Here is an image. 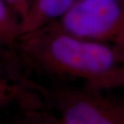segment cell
Listing matches in <instances>:
<instances>
[{
    "label": "cell",
    "instance_id": "6da1fadb",
    "mask_svg": "<svg viewBox=\"0 0 124 124\" xmlns=\"http://www.w3.org/2000/svg\"><path fill=\"white\" fill-rule=\"evenodd\" d=\"M47 31L27 33V43L30 54L46 71L99 91L124 88V59L114 49L72 35L58 23Z\"/></svg>",
    "mask_w": 124,
    "mask_h": 124
},
{
    "label": "cell",
    "instance_id": "7a4b0ae2",
    "mask_svg": "<svg viewBox=\"0 0 124 124\" xmlns=\"http://www.w3.org/2000/svg\"><path fill=\"white\" fill-rule=\"evenodd\" d=\"M58 23L72 35L111 47L124 59V0H77Z\"/></svg>",
    "mask_w": 124,
    "mask_h": 124
},
{
    "label": "cell",
    "instance_id": "3957f363",
    "mask_svg": "<svg viewBox=\"0 0 124 124\" xmlns=\"http://www.w3.org/2000/svg\"><path fill=\"white\" fill-rule=\"evenodd\" d=\"M81 85L53 90L49 102L63 124H124V99Z\"/></svg>",
    "mask_w": 124,
    "mask_h": 124
},
{
    "label": "cell",
    "instance_id": "277c9868",
    "mask_svg": "<svg viewBox=\"0 0 124 124\" xmlns=\"http://www.w3.org/2000/svg\"><path fill=\"white\" fill-rule=\"evenodd\" d=\"M77 0H32L23 31L26 33L42 28L45 23L59 21L69 11Z\"/></svg>",
    "mask_w": 124,
    "mask_h": 124
},
{
    "label": "cell",
    "instance_id": "5b68a950",
    "mask_svg": "<svg viewBox=\"0 0 124 124\" xmlns=\"http://www.w3.org/2000/svg\"><path fill=\"white\" fill-rule=\"evenodd\" d=\"M2 124H63L57 115L35 109L26 110Z\"/></svg>",
    "mask_w": 124,
    "mask_h": 124
},
{
    "label": "cell",
    "instance_id": "8992f818",
    "mask_svg": "<svg viewBox=\"0 0 124 124\" xmlns=\"http://www.w3.org/2000/svg\"><path fill=\"white\" fill-rule=\"evenodd\" d=\"M7 1L18 5L20 7V9L22 10L23 14L24 15V17L26 18L27 15L29 7H30V4H29V1L30 0H7Z\"/></svg>",
    "mask_w": 124,
    "mask_h": 124
},
{
    "label": "cell",
    "instance_id": "52a82bcc",
    "mask_svg": "<svg viewBox=\"0 0 124 124\" xmlns=\"http://www.w3.org/2000/svg\"><path fill=\"white\" fill-rule=\"evenodd\" d=\"M7 16V11L6 8L4 7V4L2 3V1L0 0V21L4 20Z\"/></svg>",
    "mask_w": 124,
    "mask_h": 124
},
{
    "label": "cell",
    "instance_id": "ba28073f",
    "mask_svg": "<svg viewBox=\"0 0 124 124\" xmlns=\"http://www.w3.org/2000/svg\"><path fill=\"white\" fill-rule=\"evenodd\" d=\"M4 89H5V86L3 84H0V98H3V94H4Z\"/></svg>",
    "mask_w": 124,
    "mask_h": 124
},
{
    "label": "cell",
    "instance_id": "9c48e42d",
    "mask_svg": "<svg viewBox=\"0 0 124 124\" xmlns=\"http://www.w3.org/2000/svg\"><path fill=\"white\" fill-rule=\"evenodd\" d=\"M0 124H2V120H0Z\"/></svg>",
    "mask_w": 124,
    "mask_h": 124
}]
</instances>
